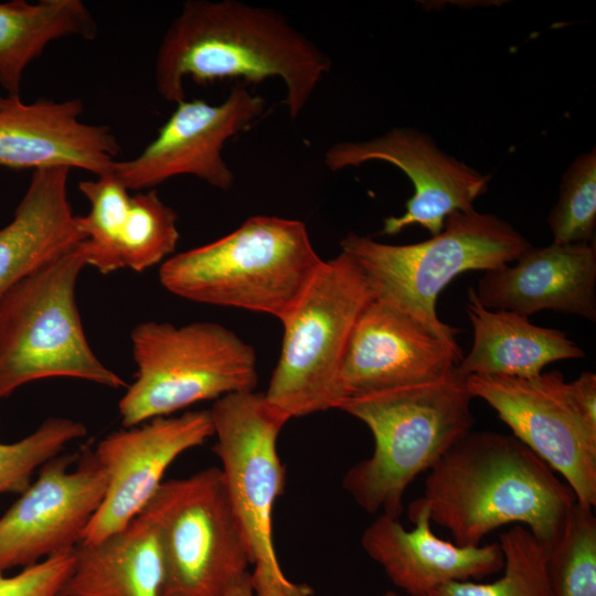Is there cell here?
<instances>
[{
    "label": "cell",
    "instance_id": "9",
    "mask_svg": "<svg viewBox=\"0 0 596 596\" xmlns=\"http://www.w3.org/2000/svg\"><path fill=\"white\" fill-rule=\"evenodd\" d=\"M372 290L343 252L322 260L305 291L280 320L284 338L266 400L289 418L336 408L339 377L353 328Z\"/></svg>",
    "mask_w": 596,
    "mask_h": 596
},
{
    "label": "cell",
    "instance_id": "10",
    "mask_svg": "<svg viewBox=\"0 0 596 596\" xmlns=\"http://www.w3.org/2000/svg\"><path fill=\"white\" fill-rule=\"evenodd\" d=\"M161 545V596H225L251 566L221 469L163 481L143 509Z\"/></svg>",
    "mask_w": 596,
    "mask_h": 596
},
{
    "label": "cell",
    "instance_id": "17",
    "mask_svg": "<svg viewBox=\"0 0 596 596\" xmlns=\"http://www.w3.org/2000/svg\"><path fill=\"white\" fill-rule=\"evenodd\" d=\"M78 190L89 203L87 214L76 215L86 266L142 272L174 252L178 215L156 190L130 194L111 172L81 181Z\"/></svg>",
    "mask_w": 596,
    "mask_h": 596
},
{
    "label": "cell",
    "instance_id": "2",
    "mask_svg": "<svg viewBox=\"0 0 596 596\" xmlns=\"http://www.w3.org/2000/svg\"><path fill=\"white\" fill-rule=\"evenodd\" d=\"M432 523L454 543L479 546L514 523L545 547L561 536L577 502L571 487L513 435L470 432L427 471L422 497Z\"/></svg>",
    "mask_w": 596,
    "mask_h": 596
},
{
    "label": "cell",
    "instance_id": "26",
    "mask_svg": "<svg viewBox=\"0 0 596 596\" xmlns=\"http://www.w3.org/2000/svg\"><path fill=\"white\" fill-rule=\"evenodd\" d=\"M594 508L573 507L558 540L547 550L550 596H596V518Z\"/></svg>",
    "mask_w": 596,
    "mask_h": 596
},
{
    "label": "cell",
    "instance_id": "18",
    "mask_svg": "<svg viewBox=\"0 0 596 596\" xmlns=\"http://www.w3.org/2000/svg\"><path fill=\"white\" fill-rule=\"evenodd\" d=\"M79 98L25 103L4 96L0 104V167L81 169L96 177L111 171L120 146L107 125L81 120Z\"/></svg>",
    "mask_w": 596,
    "mask_h": 596
},
{
    "label": "cell",
    "instance_id": "32",
    "mask_svg": "<svg viewBox=\"0 0 596 596\" xmlns=\"http://www.w3.org/2000/svg\"><path fill=\"white\" fill-rule=\"evenodd\" d=\"M382 596H397V594H395L394 592L389 590V592L384 593Z\"/></svg>",
    "mask_w": 596,
    "mask_h": 596
},
{
    "label": "cell",
    "instance_id": "20",
    "mask_svg": "<svg viewBox=\"0 0 596 596\" xmlns=\"http://www.w3.org/2000/svg\"><path fill=\"white\" fill-rule=\"evenodd\" d=\"M514 263L485 272L475 289L482 306L528 317L552 310L596 320L595 243L532 246Z\"/></svg>",
    "mask_w": 596,
    "mask_h": 596
},
{
    "label": "cell",
    "instance_id": "14",
    "mask_svg": "<svg viewBox=\"0 0 596 596\" xmlns=\"http://www.w3.org/2000/svg\"><path fill=\"white\" fill-rule=\"evenodd\" d=\"M372 160L398 167L414 187L405 213L383 221L384 235H396L413 224L437 235L449 214L473 209L475 200L487 192L490 180L413 128H393L370 140L337 142L324 153V166L332 172Z\"/></svg>",
    "mask_w": 596,
    "mask_h": 596
},
{
    "label": "cell",
    "instance_id": "21",
    "mask_svg": "<svg viewBox=\"0 0 596 596\" xmlns=\"http://www.w3.org/2000/svg\"><path fill=\"white\" fill-rule=\"evenodd\" d=\"M70 171H33L12 220L0 228V299L17 283L84 241L68 198Z\"/></svg>",
    "mask_w": 596,
    "mask_h": 596
},
{
    "label": "cell",
    "instance_id": "27",
    "mask_svg": "<svg viewBox=\"0 0 596 596\" xmlns=\"http://www.w3.org/2000/svg\"><path fill=\"white\" fill-rule=\"evenodd\" d=\"M86 434L82 422L49 417L28 436L13 443L0 441V496L24 492L36 469Z\"/></svg>",
    "mask_w": 596,
    "mask_h": 596
},
{
    "label": "cell",
    "instance_id": "25",
    "mask_svg": "<svg viewBox=\"0 0 596 596\" xmlns=\"http://www.w3.org/2000/svg\"><path fill=\"white\" fill-rule=\"evenodd\" d=\"M499 545L504 556L500 578L491 583L454 581L429 596H550L545 568L549 549L519 524L500 535Z\"/></svg>",
    "mask_w": 596,
    "mask_h": 596
},
{
    "label": "cell",
    "instance_id": "12",
    "mask_svg": "<svg viewBox=\"0 0 596 596\" xmlns=\"http://www.w3.org/2000/svg\"><path fill=\"white\" fill-rule=\"evenodd\" d=\"M56 456L0 517V572L74 550L99 508L107 486L94 450Z\"/></svg>",
    "mask_w": 596,
    "mask_h": 596
},
{
    "label": "cell",
    "instance_id": "28",
    "mask_svg": "<svg viewBox=\"0 0 596 596\" xmlns=\"http://www.w3.org/2000/svg\"><path fill=\"white\" fill-rule=\"evenodd\" d=\"M547 223L553 243H595L596 149L579 155L563 174Z\"/></svg>",
    "mask_w": 596,
    "mask_h": 596
},
{
    "label": "cell",
    "instance_id": "22",
    "mask_svg": "<svg viewBox=\"0 0 596 596\" xmlns=\"http://www.w3.org/2000/svg\"><path fill=\"white\" fill-rule=\"evenodd\" d=\"M466 311L473 342L456 368L465 380L470 375L530 377L552 362L585 358L566 332L536 326L528 316L511 310L487 308L473 288L468 291Z\"/></svg>",
    "mask_w": 596,
    "mask_h": 596
},
{
    "label": "cell",
    "instance_id": "29",
    "mask_svg": "<svg viewBox=\"0 0 596 596\" xmlns=\"http://www.w3.org/2000/svg\"><path fill=\"white\" fill-rule=\"evenodd\" d=\"M74 550L22 567L13 575L0 572V596H67Z\"/></svg>",
    "mask_w": 596,
    "mask_h": 596
},
{
    "label": "cell",
    "instance_id": "7",
    "mask_svg": "<svg viewBox=\"0 0 596 596\" xmlns=\"http://www.w3.org/2000/svg\"><path fill=\"white\" fill-rule=\"evenodd\" d=\"M84 267L79 245L1 297L0 400L26 383L50 377L127 387L96 356L85 336L76 304V283Z\"/></svg>",
    "mask_w": 596,
    "mask_h": 596
},
{
    "label": "cell",
    "instance_id": "15",
    "mask_svg": "<svg viewBox=\"0 0 596 596\" xmlns=\"http://www.w3.org/2000/svg\"><path fill=\"white\" fill-rule=\"evenodd\" d=\"M214 435L210 411L157 417L108 434L94 449L104 468V499L79 543L98 542L121 530L152 499L169 466Z\"/></svg>",
    "mask_w": 596,
    "mask_h": 596
},
{
    "label": "cell",
    "instance_id": "19",
    "mask_svg": "<svg viewBox=\"0 0 596 596\" xmlns=\"http://www.w3.org/2000/svg\"><path fill=\"white\" fill-rule=\"evenodd\" d=\"M408 519L412 530L398 518L379 514L364 530L361 545L409 596H429L449 582L480 579L503 568L499 543L461 546L440 539L432 530L428 509L417 499L408 507Z\"/></svg>",
    "mask_w": 596,
    "mask_h": 596
},
{
    "label": "cell",
    "instance_id": "1",
    "mask_svg": "<svg viewBox=\"0 0 596 596\" xmlns=\"http://www.w3.org/2000/svg\"><path fill=\"white\" fill-rule=\"evenodd\" d=\"M329 56L280 13L237 0H189L164 32L155 60L158 94L178 104L184 81H283L291 119L300 116L323 76Z\"/></svg>",
    "mask_w": 596,
    "mask_h": 596
},
{
    "label": "cell",
    "instance_id": "11",
    "mask_svg": "<svg viewBox=\"0 0 596 596\" xmlns=\"http://www.w3.org/2000/svg\"><path fill=\"white\" fill-rule=\"evenodd\" d=\"M472 397L488 403L512 434L571 487L578 503L596 504V422L560 371L530 377L470 375Z\"/></svg>",
    "mask_w": 596,
    "mask_h": 596
},
{
    "label": "cell",
    "instance_id": "3",
    "mask_svg": "<svg viewBox=\"0 0 596 596\" xmlns=\"http://www.w3.org/2000/svg\"><path fill=\"white\" fill-rule=\"evenodd\" d=\"M472 398L455 369L340 401L336 408L364 423L374 439L373 454L345 472L343 489L365 512L400 518L412 481L472 430Z\"/></svg>",
    "mask_w": 596,
    "mask_h": 596
},
{
    "label": "cell",
    "instance_id": "33",
    "mask_svg": "<svg viewBox=\"0 0 596 596\" xmlns=\"http://www.w3.org/2000/svg\"><path fill=\"white\" fill-rule=\"evenodd\" d=\"M2 99H3V97H2V96H0V104L2 103Z\"/></svg>",
    "mask_w": 596,
    "mask_h": 596
},
{
    "label": "cell",
    "instance_id": "5",
    "mask_svg": "<svg viewBox=\"0 0 596 596\" xmlns=\"http://www.w3.org/2000/svg\"><path fill=\"white\" fill-rule=\"evenodd\" d=\"M340 247L361 269L373 297L456 339L459 331L436 311L443 289L465 272L509 265L532 245L507 221L471 209L449 214L441 232L424 242L391 245L349 233Z\"/></svg>",
    "mask_w": 596,
    "mask_h": 596
},
{
    "label": "cell",
    "instance_id": "4",
    "mask_svg": "<svg viewBox=\"0 0 596 596\" xmlns=\"http://www.w3.org/2000/svg\"><path fill=\"white\" fill-rule=\"evenodd\" d=\"M321 263L304 222L256 215L216 241L168 257L159 279L181 298L281 320Z\"/></svg>",
    "mask_w": 596,
    "mask_h": 596
},
{
    "label": "cell",
    "instance_id": "16",
    "mask_svg": "<svg viewBox=\"0 0 596 596\" xmlns=\"http://www.w3.org/2000/svg\"><path fill=\"white\" fill-rule=\"evenodd\" d=\"M462 356L456 339L373 297L360 315L345 350L339 377L340 401L443 376L454 371Z\"/></svg>",
    "mask_w": 596,
    "mask_h": 596
},
{
    "label": "cell",
    "instance_id": "23",
    "mask_svg": "<svg viewBox=\"0 0 596 596\" xmlns=\"http://www.w3.org/2000/svg\"><path fill=\"white\" fill-rule=\"evenodd\" d=\"M163 582L158 530L142 510L121 530L74 549L67 596H161Z\"/></svg>",
    "mask_w": 596,
    "mask_h": 596
},
{
    "label": "cell",
    "instance_id": "8",
    "mask_svg": "<svg viewBox=\"0 0 596 596\" xmlns=\"http://www.w3.org/2000/svg\"><path fill=\"white\" fill-rule=\"evenodd\" d=\"M130 337L137 374L118 403L125 427L257 385L255 350L219 323L147 321Z\"/></svg>",
    "mask_w": 596,
    "mask_h": 596
},
{
    "label": "cell",
    "instance_id": "6",
    "mask_svg": "<svg viewBox=\"0 0 596 596\" xmlns=\"http://www.w3.org/2000/svg\"><path fill=\"white\" fill-rule=\"evenodd\" d=\"M210 414L213 451L253 566L254 595L313 596L308 584L285 575L274 543V505L286 482L277 439L290 418L255 391L217 398Z\"/></svg>",
    "mask_w": 596,
    "mask_h": 596
},
{
    "label": "cell",
    "instance_id": "30",
    "mask_svg": "<svg viewBox=\"0 0 596 596\" xmlns=\"http://www.w3.org/2000/svg\"><path fill=\"white\" fill-rule=\"evenodd\" d=\"M570 383L582 409L596 422V374L592 371H584Z\"/></svg>",
    "mask_w": 596,
    "mask_h": 596
},
{
    "label": "cell",
    "instance_id": "13",
    "mask_svg": "<svg viewBox=\"0 0 596 596\" xmlns=\"http://www.w3.org/2000/svg\"><path fill=\"white\" fill-rule=\"evenodd\" d=\"M265 99L235 86L219 105L182 100L135 158L117 160L111 173L129 190L145 191L179 175H193L227 191L234 173L223 158L225 143L265 110Z\"/></svg>",
    "mask_w": 596,
    "mask_h": 596
},
{
    "label": "cell",
    "instance_id": "31",
    "mask_svg": "<svg viewBox=\"0 0 596 596\" xmlns=\"http://www.w3.org/2000/svg\"><path fill=\"white\" fill-rule=\"evenodd\" d=\"M225 596H255L251 572L238 578L226 592Z\"/></svg>",
    "mask_w": 596,
    "mask_h": 596
},
{
    "label": "cell",
    "instance_id": "24",
    "mask_svg": "<svg viewBox=\"0 0 596 596\" xmlns=\"http://www.w3.org/2000/svg\"><path fill=\"white\" fill-rule=\"evenodd\" d=\"M97 23L81 0L0 2V87L20 95L26 67L46 46L65 36L94 40Z\"/></svg>",
    "mask_w": 596,
    "mask_h": 596
}]
</instances>
